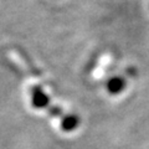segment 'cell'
<instances>
[{
  "label": "cell",
  "mask_w": 149,
  "mask_h": 149,
  "mask_svg": "<svg viewBox=\"0 0 149 149\" xmlns=\"http://www.w3.org/2000/svg\"><path fill=\"white\" fill-rule=\"evenodd\" d=\"M47 103L49 100L45 93L39 88H34V91H32V104L36 108H44V107L47 106Z\"/></svg>",
  "instance_id": "cell-1"
},
{
  "label": "cell",
  "mask_w": 149,
  "mask_h": 149,
  "mask_svg": "<svg viewBox=\"0 0 149 149\" xmlns=\"http://www.w3.org/2000/svg\"><path fill=\"white\" fill-rule=\"evenodd\" d=\"M124 86H125V81L123 80V78L113 77L112 80L108 81V83H107V90H108L109 93H113V95H116V93L122 92Z\"/></svg>",
  "instance_id": "cell-2"
},
{
  "label": "cell",
  "mask_w": 149,
  "mask_h": 149,
  "mask_svg": "<svg viewBox=\"0 0 149 149\" xmlns=\"http://www.w3.org/2000/svg\"><path fill=\"white\" fill-rule=\"evenodd\" d=\"M77 124H78V119L76 117H72V116L65 117V119L62 120V128L65 130H72Z\"/></svg>",
  "instance_id": "cell-3"
}]
</instances>
